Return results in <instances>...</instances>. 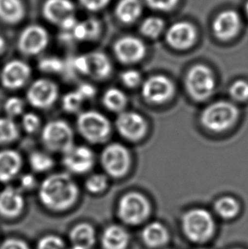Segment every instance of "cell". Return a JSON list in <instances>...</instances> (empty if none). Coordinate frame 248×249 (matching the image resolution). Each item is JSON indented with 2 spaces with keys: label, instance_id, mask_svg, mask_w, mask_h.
I'll return each instance as SVG.
<instances>
[{
  "label": "cell",
  "instance_id": "cell-1",
  "mask_svg": "<svg viewBox=\"0 0 248 249\" xmlns=\"http://www.w3.org/2000/svg\"><path fill=\"white\" fill-rule=\"evenodd\" d=\"M80 191L76 181L67 172L48 175L38 186V198L46 209L61 212L77 202Z\"/></svg>",
  "mask_w": 248,
  "mask_h": 249
},
{
  "label": "cell",
  "instance_id": "cell-2",
  "mask_svg": "<svg viewBox=\"0 0 248 249\" xmlns=\"http://www.w3.org/2000/svg\"><path fill=\"white\" fill-rule=\"evenodd\" d=\"M78 134L92 145H100L111 136V122L103 113L95 110L81 111L76 121Z\"/></svg>",
  "mask_w": 248,
  "mask_h": 249
},
{
  "label": "cell",
  "instance_id": "cell-3",
  "mask_svg": "<svg viewBox=\"0 0 248 249\" xmlns=\"http://www.w3.org/2000/svg\"><path fill=\"white\" fill-rule=\"evenodd\" d=\"M41 142L47 152L63 154L74 145L73 129L63 119H53L41 129Z\"/></svg>",
  "mask_w": 248,
  "mask_h": 249
},
{
  "label": "cell",
  "instance_id": "cell-4",
  "mask_svg": "<svg viewBox=\"0 0 248 249\" xmlns=\"http://www.w3.org/2000/svg\"><path fill=\"white\" fill-rule=\"evenodd\" d=\"M185 236L194 243H205L215 231L214 219L211 213L203 209L188 211L182 220Z\"/></svg>",
  "mask_w": 248,
  "mask_h": 249
},
{
  "label": "cell",
  "instance_id": "cell-5",
  "mask_svg": "<svg viewBox=\"0 0 248 249\" xmlns=\"http://www.w3.org/2000/svg\"><path fill=\"white\" fill-rule=\"evenodd\" d=\"M238 113L235 105L228 101H218L205 108L201 123L211 131H225L235 124Z\"/></svg>",
  "mask_w": 248,
  "mask_h": 249
},
{
  "label": "cell",
  "instance_id": "cell-6",
  "mask_svg": "<svg viewBox=\"0 0 248 249\" xmlns=\"http://www.w3.org/2000/svg\"><path fill=\"white\" fill-rule=\"evenodd\" d=\"M101 164L111 178H120L127 174L131 163L130 153L120 143L106 145L101 154Z\"/></svg>",
  "mask_w": 248,
  "mask_h": 249
},
{
  "label": "cell",
  "instance_id": "cell-7",
  "mask_svg": "<svg viewBox=\"0 0 248 249\" xmlns=\"http://www.w3.org/2000/svg\"><path fill=\"white\" fill-rule=\"evenodd\" d=\"M150 203L139 192H128L123 196L118 203V214L124 222L128 225H139L147 219L150 213Z\"/></svg>",
  "mask_w": 248,
  "mask_h": 249
},
{
  "label": "cell",
  "instance_id": "cell-8",
  "mask_svg": "<svg viewBox=\"0 0 248 249\" xmlns=\"http://www.w3.org/2000/svg\"><path fill=\"white\" fill-rule=\"evenodd\" d=\"M185 85L189 94L197 101H204L213 94L214 76L204 65H196L188 72Z\"/></svg>",
  "mask_w": 248,
  "mask_h": 249
},
{
  "label": "cell",
  "instance_id": "cell-9",
  "mask_svg": "<svg viewBox=\"0 0 248 249\" xmlns=\"http://www.w3.org/2000/svg\"><path fill=\"white\" fill-rule=\"evenodd\" d=\"M59 91L60 89L55 82L49 78H38L27 89V101L33 107L47 110L58 101Z\"/></svg>",
  "mask_w": 248,
  "mask_h": 249
},
{
  "label": "cell",
  "instance_id": "cell-10",
  "mask_svg": "<svg viewBox=\"0 0 248 249\" xmlns=\"http://www.w3.org/2000/svg\"><path fill=\"white\" fill-rule=\"evenodd\" d=\"M94 163V152L86 145H73L62 154V164L70 175L88 174Z\"/></svg>",
  "mask_w": 248,
  "mask_h": 249
},
{
  "label": "cell",
  "instance_id": "cell-11",
  "mask_svg": "<svg viewBox=\"0 0 248 249\" xmlns=\"http://www.w3.org/2000/svg\"><path fill=\"white\" fill-rule=\"evenodd\" d=\"M33 71L28 63L21 60L7 62L0 71V83L8 90H18L30 80Z\"/></svg>",
  "mask_w": 248,
  "mask_h": 249
},
{
  "label": "cell",
  "instance_id": "cell-12",
  "mask_svg": "<svg viewBox=\"0 0 248 249\" xmlns=\"http://www.w3.org/2000/svg\"><path fill=\"white\" fill-rule=\"evenodd\" d=\"M49 44V34L44 27L31 25L26 27L18 39V49L27 56L40 54Z\"/></svg>",
  "mask_w": 248,
  "mask_h": 249
},
{
  "label": "cell",
  "instance_id": "cell-13",
  "mask_svg": "<svg viewBox=\"0 0 248 249\" xmlns=\"http://www.w3.org/2000/svg\"><path fill=\"white\" fill-rule=\"evenodd\" d=\"M119 135L131 142L141 140L146 133L147 124L144 118L134 111H122L115 122Z\"/></svg>",
  "mask_w": 248,
  "mask_h": 249
},
{
  "label": "cell",
  "instance_id": "cell-14",
  "mask_svg": "<svg viewBox=\"0 0 248 249\" xmlns=\"http://www.w3.org/2000/svg\"><path fill=\"white\" fill-rule=\"evenodd\" d=\"M175 93V86L170 79L164 76H153L142 85V94L146 101L153 104H162Z\"/></svg>",
  "mask_w": 248,
  "mask_h": 249
},
{
  "label": "cell",
  "instance_id": "cell-15",
  "mask_svg": "<svg viewBox=\"0 0 248 249\" xmlns=\"http://www.w3.org/2000/svg\"><path fill=\"white\" fill-rule=\"evenodd\" d=\"M146 53L144 43L138 37L125 36L114 44V54L124 64H134L143 59Z\"/></svg>",
  "mask_w": 248,
  "mask_h": 249
},
{
  "label": "cell",
  "instance_id": "cell-16",
  "mask_svg": "<svg viewBox=\"0 0 248 249\" xmlns=\"http://www.w3.org/2000/svg\"><path fill=\"white\" fill-rule=\"evenodd\" d=\"M25 208L23 192L13 185H7L0 192V215L15 218L20 215Z\"/></svg>",
  "mask_w": 248,
  "mask_h": 249
},
{
  "label": "cell",
  "instance_id": "cell-17",
  "mask_svg": "<svg viewBox=\"0 0 248 249\" xmlns=\"http://www.w3.org/2000/svg\"><path fill=\"white\" fill-rule=\"evenodd\" d=\"M166 39L168 44L177 50H186L194 44L196 39V30L187 21H178L169 27Z\"/></svg>",
  "mask_w": 248,
  "mask_h": 249
},
{
  "label": "cell",
  "instance_id": "cell-18",
  "mask_svg": "<svg viewBox=\"0 0 248 249\" xmlns=\"http://www.w3.org/2000/svg\"><path fill=\"white\" fill-rule=\"evenodd\" d=\"M241 27V18L235 10L223 11L216 17L213 28L216 37L221 40H229L238 34Z\"/></svg>",
  "mask_w": 248,
  "mask_h": 249
},
{
  "label": "cell",
  "instance_id": "cell-19",
  "mask_svg": "<svg viewBox=\"0 0 248 249\" xmlns=\"http://www.w3.org/2000/svg\"><path fill=\"white\" fill-rule=\"evenodd\" d=\"M23 166V159L13 149L0 151V183H9L17 178Z\"/></svg>",
  "mask_w": 248,
  "mask_h": 249
},
{
  "label": "cell",
  "instance_id": "cell-20",
  "mask_svg": "<svg viewBox=\"0 0 248 249\" xmlns=\"http://www.w3.org/2000/svg\"><path fill=\"white\" fill-rule=\"evenodd\" d=\"M74 10L73 3L70 0H46L43 12L48 20L61 25L68 17L73 16Z\"/></svg>",
  "mask_w": 248,
  "mask_h": 249
},
{
  "label": "cell",
  "instance_id": "cell-21",
  "mask_svg": "<svg viewBox=\"0 0 248 249\" xmlns=\"http://www.w3.org/2000/svg\"><path fill=\"white\" fill-rule=\"evenodd\" d=\"M89 63L88 76L94 80L101 81L107 79L112 73V64L106 54L102 52L94 51L87 54Z\"/></svg>",
  "mask_w": 248,
  "mask_h": 249
},
{
  "label": "cell",
  "instance_id": "cell-22",
  "mask_svg": "<svg viewBox=\"0 0 248 249\" xmlns=\"http://www.w3.org/2000/svg\"><path fill=\"white\" fill-rule=\"evenodd\" d=\"M142 239L146 246L158 249L168 243L169 234L168 230L161 223L152 222L144 227L142 231Z\"/></svg>",
  "mask_w": 248,
  "mask_h": 249
},
{
  "label": "cell",
  "instance_id": "cell-23",
  "mask_svg": "<svg viewBox=\"0 0 248 249\" xmlns=\"http://www.w3.org/2000/svg\"><path fill=\"white\" fill-rule=\"evenodd\" d=\"M128 241V233L120 226H108L102 235V244L106 249H126Z\"/></svg>",
  "mask_w": 248,
  "mask_h": 249
},
{
  "label": "cell",
  "instance_id": "cell-24",
  "mask_svg": "<svg viewBox=\"0 0 248 249\" xmlns=\"http://www.w3.org/2000/svg\"><path fill=\"white\" fill-rule=\"evenodd\" d=\"M70 238L73 247L80 249H89L94 243V228L89 224H79L71 231Z\"/></svg>",
  "mask_w": 248,
  "mask_h": 249
},
{
  "label": "cell",
  "instance_id": "cell-25",
  "mask_svg": "<svg viewBox=\"0 0 248 249\" xmlns=\"http://www.w3.org/2000/svg\"><path fill=\"white\" fill-rule=\"evenodd\" d=\"M141 13L142 4L140 0H120L116 8V15L124 23H133Z\"/></svg>",
  "mask_w": 248,
  "mask_h": 249
},
{
  "label": "cell",
  "instance_id": "cell-26",
  "mask_svg": "<svg viewBox=\"0 0 248 249\" xmlns=\"http://www.w3.org/2000/svg\"><path fill=\"white\" fill-rule=\"evenodd\" d=\"M25 8L20 0H0V18L9 23H17L24 17Z\"/></svg>",
  "mask_w": 248,
  "mask_h": 249
},
{
  "label": "cell",
  "instance_id": "cell-27",
  "mask_svg": "<svg viewBox=\"0 0 248 249\" xmlns=\"http://www.w3.org/2000/svg\"><path fill=\"white\" fill-rule=\"evenodd\" d=\"M102 103L108 111L120 113L124 111L127 103V98L124 91L118 88H110L105 91Z\"/></svg>",
  "mask_w": 248,
  "mask_h": 249
},
{
  "label": "cell",
  "instance_id": "cell-28",
  "mask_svg": "<svg viewBox=\"0 0 248 249\" xmlns=\"http://www.w3.org/2000/svg\"><path fill=\"white\" fill-rule=\"evenodd\" d=\"M20 128L13 118H0V145H10L19 138Z\"/></svg>",
  "mask_w": 248,
  "mask_h": 249
},
{
  "label": "cell",
  "instance_id": "cell-29",
  "mask_svg": "<svg viewBox=\"0 0 248 249\" xmlns=\"http://www.w3.org/2000/svg\"><path fill=\"white\" fill-rule=\"evenodd\" d=\"M47 151H34L31 152L28 162L33 171L38 174L50 171L54 165V159Z\"/></svg>",
  "mask_w": 248,
  "mask_h": 249
},
{
  "label": "cell",
  "instance_id": "cell-30",
  "mask_svg": "<svg viewBox=\"0 0 248 249\" xmlns=\"http://www.w3.org/2000/svg\"><path fill=\"white\" fill-rule=\"evenodd\" d=\"M238 202L235 199L229 196L220 198L215 203V212L218 216L225 219L235 218L239 212Z\"/></svg>",
  "mask_w": 248,
  "mask_h": 249
},
{
  "label": "cell",
  "instance_id": "cell-31",
  "mask_svg": "<svg viewBox=\"0 0 248 249\" xmlns=\"http://www.w3.org/2000/svg\"><path fill=\"white\" fill-rule=\"evenodd\" d=\"M84 100L81 96L80 94L75 90L69 91L67 94H64L61 99V107L64 111L69 114L72 113H79L81 108L84 103Z\"/></svg>",
  "mask_w": 248,
  "mask_h": 249
},
{
  "label": "cell",
  "instance_id": "cell-32",
  "mask_svg": "<svg viewBox=\"0 0 248 249\" xmlns=\"http://www.w3.org/2000/svg\"><path fill=\"white\" fill-rule=\"evenodd\" d=\"M107 187L108 178L104 174H93L85 181V188L90 194H101Z\"/></svg>",
  "mask_w": 248,
  "mask_h": 249
},
{
  "label": "cell",
  "instance_id": "cell-33",
  "mask_svg": "<svg viewBox=\"0 0 248 249\" xmlns=\"http://www.w3.org/2000/svg\"><path fill=\"white\" fill-rule=\"evenodd\" d=\"M25 107L26 102L18 96L9 97L3 103V111L7 117L13 119L22 116L25 113Z\"/></svg>",
  "mask_w": 248,
  "mask_h": 249
},
{
  "label": "cell",
  "instance_id": "cell-34",
  "mask_svg": "<svg viewBox=\"0 0 248 249\" xmlns=\"http://www.w3.org/2000/svg\"><path fill=\"white\" fill-rule=\"evenodd\" d=\"M164 29V21L158 17H149L143 21L141 30L146 37H158Z\"/></svg>",
  "mask_w": 248,
  "mask_h": 249
},
{
  "label": "cell",
  "instance_id": "cell-35",
  "mask_svg": "<svg viewBox=\"0 0 248 249\" xmlns=\"http://www.w3.org/2000/svg\"><path fill=\"white\" fill-rule=\"evenodd\" d=\"M38 68L45 73H60L66 68V63L56 56H46L38 62Z\"/></svg>",
  "mask_w": 248,
  "mask_h": 249
},
{
  "label": "cell",
  "instance_id": "cell-36",
  "mask_svg": "<svg viewBox=\"0 0 248 249\" xmlns=\"http://www.w3.org/2000/svg\"><path fill=\"white\" fill-rule=\"evenodd\" d=\"M41 125L42 122L39 116L34 112H25L21 116V127L29 135L37 133L40 129Z\"/></svg>",
  "mask_w": 248,
  "mask_h": 249
},
{
  "label": "cell",
  "instance_id": "cell-37",
  "mask_svg": "<svg viewBox=\"0 0 248 249\" xmlns=\"http://www.w3.org/2000/svg\"><path fill=\"white\" fill-rule=\"evenodd\" d=\"M230 94L232 97L242 101L248 99V83L243 80H238L232 84L230 89Z\"/></svg>",
  "mask_w": 248,
  "mask_h": 249
},
{
  "label": "cell",
  "instance_id": "cell-38",
  "mask_svg": "<svg viewBox=\"0 0 248 249\" xmlns=\"http://www.w3.org/2000/svg\"><path fill=\"white\" fill-rule=\"evenodd\" d=\"M122 83L127 88L137 87L141 84V73L137 70L129 69L125 70L120 75Z\"/></svg>",
  "mask_w": 248,
  "mask_h": 249
},
{
  "label": "cell",
  "instance_id": "cell-39",
  "mask_svg": "<svg viewBox=\"0 0 248 249\" xmlns=\"http://www.w3.org/2000/svg\"><path fill=\"white\" fill-rule=\"evenodd\" d=\"M71 64L74 72H77L78 74L84 75V76H88L89 74L87 54H81L74 57Z\"/></svg>",
  "mask_w": 248,
  "mask_h": 249
},
{
  "label": "cell",
  "instance_id": "cell-40",
  "mask_svg": "<svg viewBox=\"0 0 248 249\" xmlns=\"http://www.w3.org/2000/svg\"><path fill=\"white\" fill-rule=\"evenodd\" d=\"M37 249H66L61 238L56 236H44L38 243Z\"/></svg>",
  "mask_w": 248,
  "mask_h": 249
},
{
  "label": "cell",
  "instance_id": "cell-41",
  "mask_svg": "<svg viewBox=\"0 0 248 249\" xmlns=\"http://www.w3.org/2000/svg\"><path fill=\"white\" fill-rule=\"evenodd\" d=\"M76 90L80 94L85 101L94 99V96L97 94V89L94 87V85L86 82L79 84Z\"/></svg>",
  "mask_w": 248,
  "mask_h": 249
},
{
  "label": "cell",
  "instance_id": "cell-42",
  "mask_svg": "<svg viewBox=\"0 0 248 249\" xmlns=\"http://www.w3.org/2000/svg\"><path fill=\"white\" fill-rule=\"evenodd\" d=\"M149 6L158 10H172L178 3V0H145Z\"/></svg>",
  "mask_w": 248,
  "mask_h": 249
},
{
  "label": "cell",
  "instance_id": "cell-43",
  "mask_svg": "<svg viewBox=\"0 0 248 249\" xmlns=\"http://www.w3.org/2000/svg\"><path fill=\"white\" fill-rule=\"evenodd\" d=\"M20 187L19 188L23 192V191H31L36 188L37 185V178L33 174H25V175L20 176Z\"/></svg>",
  "mask_w": 248,
  "mask_h": 249
},
{
  "label": "cell",
  "instance_id": "cell-44",
  "mask_svg": "<svg viewBox=\"0 0 248 249\" xmlns=\"http://www.w3.org/2000/svg\"><path fill=\"white\" fill-rule=\"evenodd\" d=\"M84 23L87 29L88 40H92L95 37H97L100 34V24L97 20L89 19V20H85Z\"/></svg>",
  "mask_w": 248,
  "mask_h": 249
},
{
  "label": "cell",
  "instance_id": "cell-45",
  "mask_svg": "<svg viewBox=\"0 0 248 249\" xmlns=\"http://www.w3.org/2000/svg\"><path fill=\"white\" fill-rule=\"evenodd\" d=\"M110 0H80L81 3L87 10L96 11L104 8Z\"/></svg>",
  "mask_w": 248,
  "mask_h": 249
},
{
  "label": "cell",
  "instance_id": "cell-46",
  "mask_svg": "<svg viewBox=\"0 0 248 249\" xmlns=\"http://www.w3.org/2000/svg\"><path fill=\"white\" fill-rule=\"evenodd\" d=\"M0 249H29L26 243L19 240L10 239L2 244Z\"/></svg>",
  "mask_w": 248,
  "mask_h": 249
},
{
  "label": "cell",
  "instance_id": "cell-47",
  "mask_svg": "<svg viewBox=\"0 0 248 249\" xmlns=\"http://www.w3.org/2000/svg\"><path fill=\"white\" fill-rule=\"evenodd\" d=\"M5 49V41L0 36V54H2Z\"/></svg>",
  "mask_w": 248,
  "mask_h": 249
},
{
  "label": "cell",
  "instance_id": "cell-48",
  "mask_svg": "<svg viewBox=\"0 0 248 249\" xmlns=\"http://www.w3.org/2000/svg\"><path fill=\"white\" fill-rule=\"evenodd\" d=\"M246 12H247L248 16V2L247 3V4H246Z\"/></svg>",
  "mask_w": 248,
  "mask_h": 249
},
{
  "label": "cell",
  "instance_id": "cell-49",
  "mask_svg": "<svg viewBox=\"0 0 248 249\" xmlns=\"http://www.w3.org/2000/svg\"></svg>",
  "mask_w": 248,
  "mask_h": 249
},
{
  "label": "cell",
  "instance_id": "cell-50",
  "mask_svg": "<svg viewBox=\"0 0 248 249\" xmlns=\"http://www.w3.org/2000/svg\"></svg>",
  "mask_w": 248,
  "mask_h": 249
}]
</instances>
